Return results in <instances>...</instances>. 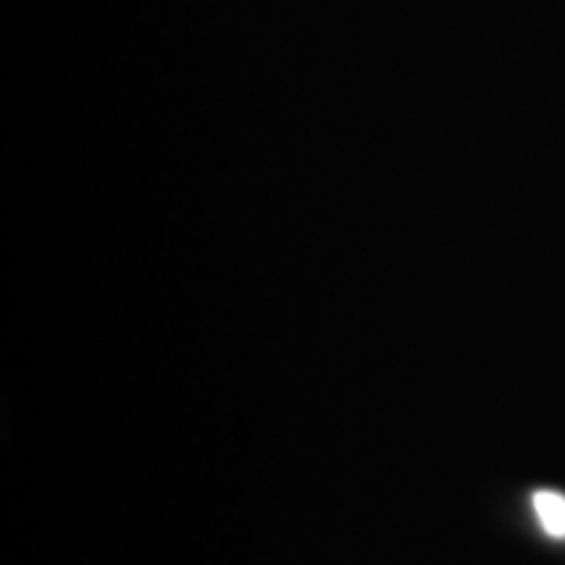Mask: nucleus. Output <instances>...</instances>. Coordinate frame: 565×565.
Returning <instances> with one entry per match:
<instances>
[{
  "label": "nucleus",
  "mask_w": 565,
  "mask_h": 565,
  "mask_svg": "<svg viewBox=\"0 0 565 565\" xmlns=\"http://www.w3.org/2000/svg\"><path fill=\"white\" fill-rule=\"evenodd\" d=\"M534 511L550 536H565V498L561 492L542 490L534 494Z\"/></svg>",
  "instance_id": "f257e3e1"
}]
</instances>
